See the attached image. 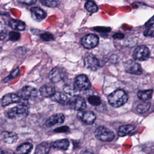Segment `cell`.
Returning <instances> with one entry per match:
<instances>
[{"mask_svg": "<svg viewBox=\"0 0 154 154\" xmlns=\"http://www.w3.org/2000/svg\"><path fill=\"white\" fill-rule=\"evenodd\" d=\"M128 96L126 93L121 89H117L111 93L108 97L109 103L116 108L123 105L128 100Z\"/></svg>", "mask_w": 154, "mask_h": 154, "instance_id": "6da1fadb", "label": "cell"}, {"mask_svg": "<svg viewBox=\"0 0 154 154\" xmlns=\"http://www.w3.org/2000/svg\"><path fill=\"white\" fill-rule=\"evenodd\" d=\"M96 138L102 141H111L114 138V134L112 131L105 126L98 127L94 132Z\"/></svg>", "mask_w": 154, "mask_h": 154, "instance_id": "7a4b0ae2", "label": "cell"}, {"mask_svg": "<svg viewBox=\"0 0 154 154\" xmlns=\"http://www.w3.org/2000/svg\"><path fill=\"white\" fill-rule=\"evenodd\" d=\"M67 76V73L65 69L60 67L53 68L49 72V78L53 82H58L66 79Z\"/></svg>", "mask_w": 154, "mask_h": 154, "instance_id": "3957f363", "label": "cell"}, {"mask_svg": "<svg viewBox=\"0 0 154 154\" xmlns=\"http://www.w3.org/2000/svg\"><path fill=\"white\" fill-rule=\"evenodd\" d=\"M28 114V108L26 106L20 105L10 109L7 112L10 119H18L26 117Z\"/></svg>", "mask_w": 154, "mask_h": 154, "instance_id": "277c9868", "label": "cell"}, {"mask_svg": "<svg viewBox=\"0 0 154 154\" xmlns=\"http://www.w3.org/2000/svg\"><path fill=\"white\" fill-rule=\"evenodd\" d=\"M150 52L148 48L145 45L137 46L133 53L134 58L138 61H144L148 59Z\"/></svg>", "mask_w": 154, "mask_h": 154, "instance_id": "5b68a950", "label": "cell"}, {"mask_svg": "<svg viewBox=\"0 0 154 154\" xmlns=\"http://www.w3.org/2000/svg\"><path fill=\"white\" fill-rule=\"evenodd\" d=\"M75 85L79 91H84L90 88L91 83L86 75L81 74L76 77L75 79Z\"/></svg>", "mask_w": 154, "mask_h": 154, "instance_id": "8992f818", "label": "cell"}, {"mask_svg": "<svg viewBox=\"0 0 154 154\" xmlns=\"http://www.w3.org/2000/svg\"><path fill=\"white\" fill-rule=\"evenodd\" d=\"M82 45L86 49H93L99 43V37L93 34H88L82 38Z\"/></svg>", "mask_w": 154, "mask_h": 154, "instance_id": "52a82bcc", "label": "cell"}, {"mask_svg": "<svg viewBox=\"0 0 154 154\" xmlns=\"http://www.w3.org/2000/svg\"><path fill=\"white\" fill-rule=\"evenodd\" d=\"M68 103H69L70 107L77 111H82L86 108L87 104L85 100L82 97L75 96L69 99Z\"/></svg>", "mask_w": 154, "mask_h": 154, "instance_id": "ba28073f", "label": "cell"}, {"mask_svg": "<svg viewBox=\"0 0 154 154\" xmlns=\"http://www.w3.org/2000/svg\"><path fill=\"white\" fill-rule=\"evenodd\" d=\"M125 70L127 73L133 75H140L141 68L140 65L134 60H128L124 63Z\"/></svg>", "mask_w": 154, "mask_h": 154, "instance_id": "9c48e42d", "label": "cell"}, {"mask_svg": "<svg viewBox=\"0 0 154 154\" xmlns=\"http://www.w3.org/2000/svg\"><path fill=\"white\" fill-rule=\"evenodd\" d=\"M37 95V90L31 86H24L20 90V96L25 100L32 99L35 98ZM19 96V97H20Z\"/></svg>", "mask_w": 154, "mask_h": 154, "instance_id": "30bf717a", "label": "cell"}, {"mask_svg": "<svg viewBox=\"0 0 154 154\" xmlns=\"http://www.w3.org/2000/svg\"><path fill=\"white\" fill-rule=\"evenodd\" d=\"M84 64L85 67L92 71H96L99 66V61L98 59L93 55L89 54L84 58Z\"/></svg>", "mask_w": 154, "mask_h": 154, "instance_id": "8fae6325", "label": "cell"}, {"mask_svg": "<svg viewBox=\"0 0 154 154\" xmlns=\"http://www.w3.org/2000/svg\"><path fill=\"white\" fill-rule=\"evenodd\" d=\"M20 97L14 93H8L5 94L1 101L2 106H5L11 103H17L20 101Z\"/></svg>", "mask_w": 154, "mask_h": 154, "instance_id": "7c38bea8", "label": "cell"}, {"mask_svg": "<svg viewBox=\"0 0 154 154\" xmlns=\"http://www.w3.org/2000/svg\"><path fill=\"white\" fill-rule=\"evenodd\" d=\"M78 116L83 122L87 125L93 124L96 120V116L91 111H79Z\"/></svg>", "mask_w": 154, "mask_h": 154, "instance_id": "4fadbf2b", "label": "cell"}, {"mask_svg": "<svg viewBox=\"0 0 154 154\" xmlns=\"http://www.w3.org/2000/svg\"><path fill=\"white\" fill-rule=\"evenodd\" d=\"M65 117L64 114L61 113H58L51 116L46 121V125L47 126L51 127L57 124H61L64 122Z\"/></svg>", "mask_w": 154, "mask_h": 154, "instance_id": "5bb4252c", "label": "cell"}, {"mask_svg": "<svg viewBox=\"0 0 154 154\" xmlns=\"http://www.w3.org/2000/svg\"><path fill=\"white\" fill-rule=\"evenodd\" d=\"M32 17L37 21H40L46 17V12L41 8L38 7H34L30 9Z\"/></svg>", "mask_w": 154, "mask_h": 154, "instance_id": "9a60e30c", "label": "cell"}, {"mask_svg": "<svg viewBox=\"0 0 154 154\" xmlns=\"http://www.w3.org/2000/svg\"><path fill=\"white\" fill-rule=\"evenodd\" d=\"M1 139L6 143L12 144L15 143L18 137L16 133L10 131H3L1 134Z\"/></svg>", "mask_w": 154, "mask_h": 154, "instance_id": "2e32d148", "label": "cell"}, {"mask_svg": "<svg viewBox=\"0 0 154 154\" xmlns=\"http://www.w3.org/2000/svg\"><path fill=\"white\" fill-rule=\"evenodd\" d=\"M39 91L40 94L45 97H52L55 93L54 87L50 85H44L42 86Z\"/></svg>", "mask_w": 154, "mask_h": 154, "instance_id": "e0dca14e", "label": "cell"}, {"mask_svg": "<svg viewBox=\"0 0 154 154\" xmlns=\"http://www.w3.org/2000/svg\"><path fill=\"white\" fill-rule=\"evenodd\" d=\"M51 147V144L48 142L41 143L36 147L34 154H48Z\"/></svg>", "mask_w": 154, "mask_h": 154, "instance_id": "ac0fdd59", "label": "cell"}, {"mask_svg": "<svg viewBox=\"0 0 154 154\" xmlns=\"http://www.w3.org/2000/svg\"><path fill=\"white\" fill-rule=\"evenodd\" d=\"M51 147L54 148L61 149V150H67L69 146V141L67 139H61L56 140L51 144Z\"/></svg>", "mask_w": 154, "mask_h": 154, "instance_id": "d6986e66", "label": "cell"}, {"mask_svg": "<svg viewBox=\"0 0 154 154\" xmlns=\"http://www.w3.org/2000/svg\"><path fill=\"white\" fill-rule=\"evenodd\" d=\"M135 130V127L132 125H126L121 126L118 130V135L120 137H124L132 133Z\"/></svg>", "mask_w": 154, "mask_h": 154, "instance_id": "ffe728a7", "label": "cell"}, {"mask_svg": "<svg viewBox=\"0 0 154 154\" xmlns=\"http://www.w3.org/2000/svg\"><path fill=\"white\" fill-rule=\"evenodd\" d=\"M32 149V144L30 143H24L17 147V154H29Z\"/></svg>", "mask_w": 154, "mask_h": 154, "instance_id": "44dd1931", "label": "cell"}, {"mask_svg": "<svg viewBox=\"0 0 154 154\" xmlns=\"http://www.w3.org/2000/svg\"><path fill=\"white\" fill-rule=\"evenodd\" d=\"M63 91L64 93L71 96H78L79 90L76 88L75 84H66L64 85Z\"/></svg>", "mask_w": 154, "mask_h": 154, "instance_id": "7402d4cb", "label": "cell"}, {"mask_svg": "<svg viewBox=\"0 0 154 154\" xmlns=\"http://www.w3.org/2000/svg\"><path fill=\"white\" fill-rule=\"evenodd\" d=\"M9 25L12 29L19 31H23L25 29L26 27L25 24L23 22L17 19L10 20L9 21Z\"/></svg>", "mask_w": 154, "mask_h": 154, "instance_id": "603a6c76", "label": "cell"}, {"mask_svg": "<svg viewBox=\"0 0 154 154\" xmlns=\"http://www.w3.org/2000/svg\"><path fill=\"white\" fill-rule=\"evenodd\" d=\"M52 99L61 104H66L69 102V99L66 94L60 92H55V94L52 96Z\"/></svg>", "mask_w": 154, "mask_h": 154, "instance_id": "cb8c5ba5", "label": "cell"}, {"mask_svg": "<svg viewBox=\"0 0 154 154\" xmlns=\"http://www.w3.org/2000/svg\"><path fill=\"white\" fill-rule=\"evenodd\" d=\"M153 90H140L138 91L137 95L140 99L141 100H147L151 98L152 95Z\"/></svg>", "mask_w": 154, "mask_h": 154, "instance_id": "d4e9b609", "label": "cell"}, {"mask_svg": "<svg viewBox=\"0 0 154 154\" xmlns=\"http://www.w3.org/2000/svg\"><path fill=\"white\" fill-rule=\"evenodd\" d=\"M150 103L148 102H143L140 103L137 107V110L138 112L140 114H143L146 112L150 108Z\"/></svg>", "mask_w": 154, "mask_h": 154, "instance_id": "484cf974", "label": "cell"}, {"mask_svg": "<svg viewBox=\"0 0 154 154\" xmlns=\"http://www.w3.org/2000/svg\"><path fill=\"white\" fill-rule=\"evenodd\" d=\"M85 8L90 13H93L98 10L97 5L91 1H87L85 4Z\"/></svg>", "mask_w": 154, "mask_h": 154, "instance_id": "4316f807", "label": "cell"}, {"mask_svg": "<svg viewBox=\"0 0 154 154\" xmlns=\"http://www.w3.org/2000/svg\"><path fill=\"white\" fill-rule=\"evenodd\" d=\"M19 75V67H17L8 76H7L3 80V82H8L10 81H11L12 79H13L14 78H15L16 77H17Z\"/></svg>", "mask_w": 154, "mask_h": 154, "instance_id": "83f0119b", "label": "cell"}, {"mask_svg": "<svg viewBox=\"0 0 154 154\" xmlns=\"http://www.w3.org/2000/svg\"><path fill=\"white\" fill-rule=\"evenodd\" d=\"M88 102L93 106H98L101 103V99L97 96H90L88 98Z\"/></svg>", "mask_w": 154, "mask_h": 154, "instance_id": "f1b7e54d", "label": "cell"}, {"mask_svg": "<svg viewBox=\"0 0 154 154\" xmlns=\"http://www.w3.org/2000/svg\"><path fill=\"white\" fill-rule=\"evenodd\" d=\"M20 35L19 32L16 31H10L8 34L9 40L11 41H17L20 38Z\"/></svg>", "mask_w": 154, "mask_h": 154, "instance_id": "f546056e", "label": "cell"}, {"mask_svg": "<svg viewBox=\"0 0 154 154\" xmlns=\"http://www.w3.org/2000/svg\"><path fill=\"white\" fill-rule=\"evenodd\" d=\"M41 3L45 6L49 7H55L57 6L58 2L57 1H41Z\"/></svg>", "mask_w": 154, "mask_h": 154, "instance_id": "4dcf8cb0", "label": "cell"}, {"mask_svg": "<svg viewBox=\"0 0 154 154\" xmlns=\"http://www.w3.org/2000/svg\"><path fill=\"white\" fill-rule=\"evenodd\" d=\"M40 37L45 41H51L54 39V35L49 32H44L40 35Z\"/></svg>", "mask_w": 154, "mask_h": 154, "instance_id": "1f68e13d", "label": "cell"}, {"mask_svg": "<svg viewBox=\"0 0 154 154\" xmlns=\"http://www.w3.org/2000/svg\"><path fill=\"white\" fill-rule=\"evenodd\" d=\"M6 37L5 26L2 22H0V41L4 40Z\"/></svg>", "mask_w": 154, "mask_h": 154, "instance_id": "d6a6232c", "label": "cell"}, {"mask_svg": "<svg viewBox=\"0 0 154 154\" xmlns=\"http://www.w3.org/2000/svg\"><path fill=\"white\" fill-rule=\"evenodd\" d=\"M144 35L145 36L153 37V26L149 27V28L146 29V31L144 32Z\"/></svg>", "mask_w": 154, "mask_h": 154, "instance_id": "836d02e7", "label": "cell"}, {"mask_svg": "<svg viewBox=\"0 0 154 154\" xmlns=\"http://www.w3.org/2000/svg\"><path fill=\"white\" fill-rule=\"evenodd\" d=\"M19 2H20V3L28 5L34 4H35L36 2L35 1H19Z\"/></svg>", "mask_w": 154, "mask_h": 154, "instance_id": "e575fe53", "label": "cell"}, {"mask_svg": "<svg viewBox=\"0 0 154 154\" xmlns=\"http://www.w3.org/2000/svg\"><path fill=\"white\" fill-rule=\"evenodd\" d=\"M99 28H100V29H95V30L99 31V32H108L110 31V28H105V27H98Z\"/></svg>", "mask_w": 154, "mask_h": 154, "instance_id": "d590c367", "label": "cell"}, {"mask_svg": "<svg viewBox=\"0 0 154 154\" xmlns=\"http://www.w3.org/2000/svg\"><path fill=\"white\" fill-rule=\"evenodd\" d=\"M113 37L116 39H122L124 37V35L122 33H116L113 35Z\"/></svg>", "mask_w": 154, "mask_h": 154, "instance_id": "8d00e7d4", "label": "cell"}, {"mask_svg": "<svg viewBox=\"0 0 154 154\" xmlns=\"http://www.w3.org/2000/svg\"><path fill=\"white\" fill-rule=\"evenodd\" d=\"M4 154H14L13 152H4Z\"/></svg>", "mask_w": 154, "mask_h": 154, "instance_id": "74e56055", "label": "cell"}, {"mask_svg": "<svg viewBox=\"0 0 154 154\" xmlns=\"http://www.w3.org/2000/svg\"><path fill=\"white\" fill-rule=\"evenodd\" d=\"M4 152L1 149H0V154H4Z\"/></svg>", "mask_w": 154, "mask_h": 154, "instance_id": "f35d334b", "label": "cell"}]
</instances>
